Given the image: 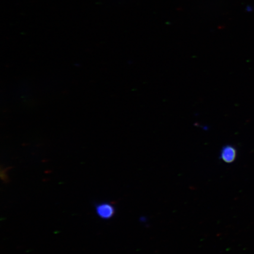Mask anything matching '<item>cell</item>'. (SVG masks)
<instances>
[{
    "label": "cell",
    "mask_w": 254,
    "mask_h": 254,
    "mask_svg": "<svg viewBox=\"0 0 254 254\" xmlns=\"http://www.w3.org/2000/svg\"><path fill=\"white\" fill-rule=\"evenodd\" d=\"M95 211L98 217L104 220H109L115 214L116 209L111 203L101 202L95 205Z\"/></svg>",
    "instance_id": "cell-1"
},
{
    "label": "cell",
    "mask_w": 254,
    "mask_h": 254,
    "mask_svg": "<svg viewBox=\"0 0 254 254\" xmlns=\"http://www.w3.org/2000/svg\"><path fill=\"white\" fill-rule=\"evenodd\" d=\"M237 157L236 148L232 145H225L222 148L220 154V159L225 163L230 164L233 163Z\"/></svg>",
    "instance_id": "cell-2"
}]
</instances>
